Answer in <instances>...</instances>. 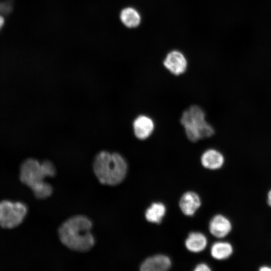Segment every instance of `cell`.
I'll return each instance as SVG.
<instances>
[{"mask_svg":"<svg viewBox=\"0 0 271 271\" xmlns=\"http://www.w3.org/2000/svg\"><path fill=\"white\" fill-rule=\"evenodd\" d=\"M201 204L199 196L192 191L186 192L182 195L179 201V207L186 216H193Z\"/></svg>","mask_w":271,"mask_h":271,"instance_id":"obj_9","label":"cell"},{"mask_svg":"<svg viewBox=\"0 0 271 271\" xmlns=\"http://www.w3.org/2000/svg\"><path fill=\"white\" fill-rule=\"evenodd\" d=\"M207 239L204 234L199 232H192L186 239L185 246L190 251L199 252L206 247Z\"/></svg>","mask_w":271,"mask_h":271,"instance_id":"obj_12","label":"cell"},{"mask_svg":"<svg viewBox=\"0 0 271 271\" xmlns=\"http://www.w3.org/2000/svg\"><path fill=\"white\" fill-rule=\"evenodd\" d=\"M5 23V20L4 18L0 15V31L2 29L3 26H4Z\"/></svg>","mask_w":271,"mask_h":271,"instance_id":"obj_17","label":"cell"},{"mask_svg":"<svg viewBox=\"0 0 271 271\" xmlns=\"http://www.w3.org/2000/svg\"><path fill=\"white\" fill-rule=\"evenodd\" d=\"M203 167L210 170L221 168L224 163V157L221 153L215 149H208L202 154L200 158Z\"/></svg>","mask_w":271,"mask_h":271,"instance_id":"obj_11","label":"cell"},{"mask_svg":"<svg viewBox=\"0 0 271 271\" xmlns=\"http://www.w3.org/2000/svg\"><path fill=\"white\" fill-rule=\"evenodd\" d=\"M210 267L205 263H201L196 266L194 270L195 271H202V270H210Z\"/></svg>","mask_w":271,"mask_h":271,"instance_id":"obj_16","label":"cell"},{"mask_svg":"<svg viewBox=\"0 0 271 271\" xmlns=\"http://www.w3.org/2000/svg\"><path fill=\"white\" fill-rule=\"evenodd\" d=\"M232 252V247L231 244L226 242H215L211 248V255L219 260L228 258Z\"/></svg>","mask_w":271,"mask_h":271,"instance_id":"obj_15","label":"cell"},{"mask_svg":"<svg viewBox=\"0 0 271 271\" xmlns=\"http://www.w3.org/2000/svg\"><path fill=\"white\" fill-rule=\"evenodd\" d=\"M260 270L262 271L271 270V268L267 266H263L261 267Z\"/></svg>","mask_w":271,"mask_h":271,"instance_id":"obj_19","label":"cell"},{"mask_svg":"<svg viewBox=\"0 0 271 271\" xmlns=\"http://www.w3.org/2000/svg\"><path fill=\"white\" fill-rule=\"evenodd\" d=\"M166 208L165 205L161 202H154L145 212L146 220L151 223H160L165 216Z\"/></svg>","mask_w":271,"mask_h":271,"instance_id":"obj_14","label":"cell"},{"mask_svg":"<svg viewBox=\"0 0 271 271\" xmlns=\"http://www.w3.org/2000/svg\"><path fill=\"white\" fill-rule=\"evenodd\" d=\"M268 203L271 206V190L268 194Z\"/></svg>","mask_w":271,"mask_h":271,"instance_id":"obj_18","label":"cell"},{"mask_svg":"<svg viewBox=\"0 0 271 271\" xmlns=\"http://www.w3.org/2000/svg\"><path fill=\"white\" fill-rule=\"evenodd\" d=\"M120 19L125 27L130 29L138 27L142 22V17L139 11L130 7L121 10Z\"/></svg>","mask_w":271,"mask_h":271,"instance_id":"obj_13","label":"cell"},{"mask_svg":"<svg viewBox=\"0 0 271 271\" xmlns=\"http://www.w3.org/2000/svg\"><path fill=\"white\" fill-rule=\"evenodd\" d=\"M57 174L54 164L46 160L40 163L38 160L29 158L22 164L20 178L21 182L29 187L38 199H46L52 196L54 189L45 181L47 177H54Z\"/></svg>","mask_w":271,"mask_h":271,"instance_id":"obj_2","label":"cell"},{"mask_svg":"<svg viewBox=\"0 0 271 271\" xmlns=\"http://www.w3.org/2000/svg\"><path fill=\"white\" fill-rule=\"evenodd\" d=\"M128 166L124 158L116 152L102 151L97 154L93 163L94 174L102 185L115 186L125 179Z\"/></svg>","mask_w":271,"mask_h":271,"instance_id":"obj_3","label":"cell"},{"mask_svg":"<svg viewBox=\"0 0 271 271\" xmlns=\"http://www.w3.org/2000/svg\"><path fill=\"white\" fill-rule=\"evenodd\" d=\"M231 229V225L229 220L221 215H215L209 222V229L210 233L218 238L226 236Z\"/></svg>","mask_w":271,"mask_h":271,"instance_id":"obj_10","label":"cell"},{"mask_svg":"<svg viewBox=\"0 0 271 271\" xmlns=\"http://www.w3.org/2000/svg\"><path fill=\"white\" fill-rule=\"evenodd\" d=\"M171 266L170 258L163 254H157L147 258L141 264V271H165Z\"/></svg>","mask_w":271,"mask_h":271,"instance_id":"obj_8","label":"cell"},{"mask_svg":"<svg viewBox=\"0 0 271 271\" xmlns=\"http://www.w3.org/2000/svg\"><path fill=\"white\" fill-rule=\"evenodd\" d=\"M92 220L86 215L77 214L64 220L59 226L58 236L61 243L73 251L86 252L95 245L91 233Z\"/></svg>","mask_w":271,"mask_h":271,"instance_id":"obj_1","label":"cell"},{"mask_svg":"<svg viewBox=\"0 0 271 271\" xmlns=\"http://www.w3.org/2000/svg\"><path fill=\"white\" fill-rule=\"evenodd\" d=\"M132 128L135 137L140 140L144 141L153 133L155 129V123L150 116L141 114L134 119Z\"/></svg>","mask_w":271,"mask_h":271,"instance_id":"obj_7","label":"cell"},{"mask_svg":"<svg viewBox=\"0 0 271 271\" xmlns=\"http://www.w3.org/2000/svg\"><path fill=\"white\" fill-rule=\"evenodd\" d=\"M25 204L4 200L0 202V225L10 229L19 225L27 213Z\"/></svg>","mask_w":271,"mask_h":271,"instance_id":"obj_5","label":"cell"},{"mask_svg":"<svg viewBox=\"0 0 271 271\" xmlns=\"http://www.w3.org/2000/svg\"><path fill=\"white\" fill-rule=\"evenodd\" d=\"M180 121L187 139L191 142L210 138L214 133L213 126L206 120L204 111L199 105H192L185 109Z\"/></svg>","mask_w":271,"mask_h":271,"instance_id":"obj_4","label":"cell"},{"mask_svg":"<svg viewBox=\"0 0 271 271\" xmlns=\"http://www.w3.org/2000/svg\"><path fill=\"white\" fill-rule=\"evenodd\" d=\"M163 65L172 74L179 76L186 71L188 61L181 51L173 50L167 54L163 60Z\"/></svg>","mask_w":271,"mask_h":271,"instance_id":"obj_6","label":"cell"}]
</instances>
